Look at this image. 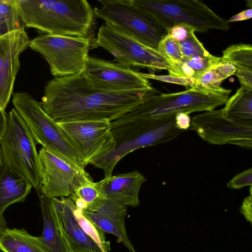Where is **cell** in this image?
Here are the masks:
<instances>
[{
  "instance_id": "cell-27",
  "label": "cell",
  "mask_w": 252,
  "mask_h": 252,
  "mask_svg": "<svg viewBox=\"0 0 252 252\" xmlns=\"http://www.w3.org/2000/svg\"><path fill=\"white\" fill-rule=\"evenodd\" d=\"M102 196L97 190L95 183L89 174L86 175L79 185L68 196L76 207L82 211L99 197Z\"/></svg>"
},
{
  "instance_id": "cell-34",
  "label": "cell",
  "mask_w": 252,
  "mask_h": 252,
  "mask_svg": "<svg viewBox=\"0 0 252 252\" xmlns=\"http://www.w3.org/2000/svg\"><path fill=\"white\" fill-rule=\"evenodd\" d=\"M252 187H250V195L244 198L240 209V212L248 221L252 223Z\"/></svg>"
},
{
  "instance_id": "cell-11",
  "label": "cell",
  "mask_w": 252,
  "mask_h": 252,
  "mask_svg": "<svg viewBox=\"0 0 252 252\" xmlns=\"http://www.w3.org/2000/svg\"><path fill=\"white\" fill-rule=\"evenodd\" d=\"M57 122L86 166L115 148L111 122L108 120Z\"/></svg>"
},
{
  "instance_id": "cell-33",
  "label": "cell",
  "mask_w": 252,
  "mask_h": 252,
  "mask_svg": "<svg viewBox=\"0 0 252 252\" xmlns=\"http://www.w3.org/2000/svg\"><path fill=\"white\" fill-rule=\"evenodd\" d=\"M194 31L185 24H177L168 29V34L178 42L187 39Z\"/></svg>"
},
{
  "instance_id": "cell-12",
  "label": "cell",
  "mask_w": 252,
  "mask_h": 252,
  "mask_svg": "<svg viewBox=\"0 0 252 252\" xmlns=\"http://www.w3.org/2000/svg\"><path fill=\"white\" fill-rule=\"evenodd\" d=\"M214 145L232 144L252 148V126L239 124L226 117L223 109L212 110L193 117L189 128Z\"/></svg>"
},
{
  "instance_id": "cell-4",
  "label": "cell",
  "mask_w": 252,
  "mask_h": 252,
  "mask_svg": "<svg viewBox=\"0 0 252 252\" xmlns=\"http://www.w3.org/2000/svg\"><path fill=\"white\" fill-rule=\"evenodd\" d=\"M115 141L113 150L91 164L102 169L105 178L110 177L114 167L125 156L142 148L171 141L184 132L175 124V116L165 120H150L125 123L111 127Z\"/></svg>"
},
{
  "instance_id": "cell-16",
  "label": "cell",
  "mask_w": 252,
  "mask_h": 252,
  "mask_svg": "<svg viewBox=\"0 0 252 252\" xmlns=\"http://www.w3.org/2000/svg\"><path fill=\"white\" fill-rule=\"evenodd\" d=\"M82 212L102 232L115 235L118 243H122L130 252H136L126 229V206L101 196Z\"/></svg>"
},
{
  "instance_id": "cell-15",
  "label": "cell",
  "mask_w": 252,
  "mask_h": 252,
  "mask_svg": "<svg viewBox=\"0 0 252 252\" xmlns=\"http://www.w3.org/2000/svg\"><path fill=\"white\" fill-rule=\"evenodd\" d=\"M25 29L0 37V107L5 110L13 94L16 75L20 68V56L29 47Z\"/></svg>"
},
{
  "instance_id": "cell-23",
  "label": "cell",
  "mask_w": 252,
  "mask_h": 252,
  "mask_svg": "<svg viewBox=\"0 0 252 252\" xmlns=\"http://www.w3.org/2000/svg\"><path fill=\"white\" fill-rule=\"evenodd\" d=\"M223 108L226 117L240 125L252 126V89L241 86Z\"/></svg>"
},
{
  "instance_id": "cell-8",
  "label": "cell",
  "mask_w": 252,
  "mask_h": 252,
  "mask_svg": "<svg viewBox=\"0 0 252 252\" xmlns=\"http://www.w3.org/2000/svg\"><path fill=\"white\" fill-rule=\"evenodd\" d=\"M137 7L151 14L168 29L185 24L194 32L226 31L229 24L198 0H133Z\"/></svg>"
},
{
  "instance_id": "cell-5",
  "label": "cell",
  "mask_w": 252,
  "mask_h": 252,
  "mask_svg": "<svg viewBox=\"0 0 252 252\" xmlns=\"http://www.w3.org/2000/svg\"><path fill=\"white\" fill-rule=\"evenodd\" d=\"M12 103L36 144L71 165L85 169L82 156L64 136L57 122L45 112L40 102L27 93L18 92L13 94Z\"/></svg>"
},
{
  "instance_id": "cell-6",
  "label": "cell",
  "mask_w": 252,
  "mask_h": 252,
  "mask_svg": "<svg viewBox=\"0 0 252 252\" xmlns=\"http://www.w3.org/2000/svg\"><path fill=\"white\" fill-rule=\"evenodd\" d=\"M96 37L42 34L30 40L29 47L48 63L55 77L82 73L89 53L98 48Z\"/></svg>"
},
{
  "instance_id": "cell-10",
  "label": "cell",
  "mask_w": 252,
  "mask_h": 252,
  "mask_svg": "<svg viewBox=\"0 0 252 252\" xmlns=\"http://www.w3.org/2000/svg\"><path fill=\"white\" fill-rule=\"evenodd\" d=\"M96 38L98 46L110 53L121 66L167 70L169 75H177L175 65L158 50L143 44L107 23L99 28Z\"/></svg>"
},
{
  "instance_id": "cell-13",
  "label": "cell",
  "mask_w": 252,
  "mask_h": 252,
  "mask_svg": "<svg viewBox=\"0 0 252 252\" xmlns=\"http://www.w3.org/2000/svg\"><path fill=\"white\" fill-rule=\"evenodd\" d=\"M83 76L93 87L104 90L119 92L150 91L149 80L141 72L117 63L89 56Z\"/></svg>"
},
{
  "instance_id": "cell-31",
  "label": "cell",
  "mask_w": 252,
  "mask_h": 252,
  "mask_svg": "<svg viewBox=\"0 0 252 252\" xmlns=\"http://www.w3.org/2000/svg\"><path fill=\"white\" fill-rule=\"evenodd\" d=\"M142 75L145 78L154 79L161 82L173 83L177 85H182L186 87L188 89L191 88L194 84V79L191 78L176 76L173 75H157L153 73L148 74L142 73Z\"/></svg>"
},
{
  "instance_id": "cell-7",
  "label": "cell",
  "mask_w": 252,
  "mask_h": 252,
  "mask_svg": "<svg viewBox=\"0 0 252 252\" xmlns=\"http://www.w3.org/2000/svg\"><path fill=\"white\" fill-rule=\"evenodd\" d=\"M133 0H99L94 12L101 19L143 44L158 50L168 29L151 14L137 7Z\"/></svg>"
},
{
  "instance_id": "cell-20",
  "label": "cell",
  "mask_w": 252,
  "mask_h": 252,
  "mask_svg": "<svg viewBox=\"0 0 252 252\" xmlns=\"http://www.w3.org/2000/svg\"><path fill=\"white\" fill-rule=\"evenodd\" d=\"M33 187L25 177L3 165L0 172V212L10 205L24 202Z\"/></svg>"
},
{
  "instance_id": "cell-18",
  "label": "cell",
  "mask_w": 252,
  "mask_h": 252,
  "mask_svg": "<svg viewBox=\"0 0 252 252\" xmlns=\"http://www.w3.org/2000/svg\"><path fill=\"white\" fill-rule=\"evenodd\" d=\"M146 181L145 176L135 170L104 178L95 185L103 197L126 207H136L140 205L139 192Z\"/></svg>"
},
{
  "instance_id": "cell-25",
  "label": "cell",
  "mask_w": 252,
  "mask_h": 252,
  "mask_svg": "<svg viewBox=\"0 0 252 252\" xmlns=\"http://www.w3.org/2000/svg\"><path fill=\"white\" fill-rule=\"evenodd\" d=\"M220 59L209 52L189 58H183L181 62L175 64L177 69V76L195 79L211 66L219 63Z\"/></svg>"
},
{
  "instance_id": "cell-21",
  "label": "cell",
  "mask_w": 252,
  "mask_h": 252,
  "mask_svg": "<svg viewBox=\"0 0 252 252\" xmlns=\"http://www.w3.org/2000/svg\"><path fill=\"white\" fill-rule=\"evenodd\" d=\"M220 62L235 67L236 75L241 85L248 86L252 83V46L239 43L229 46L222 51Z\"/></svg>"
},
{
  "instance_id": "cell-35",
  "label": "cell",
  "mask_w": 252,
  "mask_h": 252,
  "mask_svg": "<svg viewBox=\"0 0 252 252\" xmlns=\"http://www.w3.org/2000/svg\"><path fill=\"white\" fill-rule=\"evenodd\" d=\"M175 121L177 127L183 131L189 129L191 124L189 114L184 112L177 113Z\"/></svg>"
},
{
  "instance_id": "cell-29",
  "label": "cell",
  "mask_w": 252,
  "mask_h": 252,
  "mask_svg": "<svg viewBox=\"0 0 252 252\" xmlns=\"http://www.w3.org/2000/svg\"><path fill=\"white\" fill-rule=\"evenodd\" d=\"M158 50L174 64L182 61L183 57L179 42L168 34L159 42Z\"/></svg>"
},
{
  "instance_id": "cell-19",
  "label": "cell",
  "mask_w": 252,
  "mask_h": 252,
  "mask_svg": "<svg viewBox=\"0 0 252 252\" xmlns=\"http://www.w3.org/2000/svg\"><path fill=\"white\" fill-rule=\"evenodd\" d=\"M36 190L43 220V231L38 237L39 241L50 252H71L59 229L51 198L43 192L40 185Z\"/></svg>"
},
{
  "instance_id": "cell-24",
  "label": "cell",
  "mask_w": 252,
  "mask_h": 252,
  "mask_svg": "<svg viewBox=\"0 0 252 252\" xmlns=\"http://www.w3.org/2000/svg\"><path fill=\"white\" fill-rule=\"evenodd\" d=\"M236 70L231 64L220 62L195 78L191 88L218 89L225 79L234 74Z\"/></svg>"
},
{
  "instance_id": "cell-26",
  "label": "cell",
  "mask_w": 252,
  "mask_h": 252,
  "mask_svg": "<svg viewBox=\"0 0 252 252\" xmlns=\"http://www.w3.org/2000/svg\"><path fill=\"white\" fill-rule=\"evenodd\" d=\"M65 200L72 212L75 220L83 231L92 239L104 252H110V243L106 240L104 233L84 215L82 211L76 207L69 197H65Z\"/></svg>"
},
{
  "instance_id": "cell-28",
  "label": "cell",
  "mask_w": 252,
  "mask_h": 252,
  "mask_svg": "<svg viewBox=\"0 0 252 252\" xmlns=\"http://www.w3.org/2000/svg\"><path fill=\"white\" fill-rule=\"evenodd\" d=\"M22 29L24 24L12 0H0V37Z\"/></svg>"
},
{
  "instance_id": "cell-3",
  "label": "cell",
  "mask_w": 252,
  "mask_h": 252,
  "mask_svg": "<svg viewBox=\"0 0 252 252\" xmlns=\"http://www.w3.org/2000/svg\"><path fill=\"white\" fill-rule=\"evenodd\" d=\"M231 92L222 87L190 88L178 93L162 94L154 88L148 92L142 103L112 122L111 127L134 121L165 120L179 112L189 114L214 110L225 104Z\"/></svg>"
},
{
  "instance_id": "cell-38",
  "label": "cell",
  "mask_w": 252,
  "mask_h": 252,
  "mask_svg": "<svg viewBox=\"0 0 252 252\" xmlns=\"http://www.w3.org/2000/svg\"><path fill=\"white\" fill-rule=\"evenodd\" d=\"M7 116L5 110L0 107V141L1 139L6 128Z\"/></svg>"
},
{
  "instance_id": "cell-30",
  "label": "cell",
  "mask_w": 252,
  "mask_h": 252,
  "mask_svg": "<svg viewBox=\"0 0 252 252\" xmlns=\"http://www.w3.org/2000/svg\"><path fill=\"white\" fill-rule=\"evenodd\" d=\"M179 44L184 58L205 54L209 52L196 37L194 32H192L187 39L179 42Z\"/></svg>"
},
{
  "instance_id": "cell-14",
  "label": "cell",
  "mask_w": 252,
  "mask_h": 252,
  "mask_svg": "<svg viewBox=\"0 0 252 252\" xmlns=\"http://www.w3.org/2000/svg\"><path fill=\"white\" fill-rule=\"evenodd\" d=\"M41 188L50 198L68 197L88 173L42 148L38 153Z\"/></svg>"
},
{
  "instance_id": "cell-22",
  "label": "cell",
  "mask_w": 252,
  "mask_h": 252,
  "mask_svg": "<svg viewBox=\"0 0 252 252\" xmlns=\"http://www.w3.org/2000/svg\"><path fill=\"white\" fill-rule=\"evenodd\" d=\"M0 251L2 252H50L39 241L25 229L8 228L0 237Z\"/></svg>"
},
{
  "instance_id": "cell-17",
  "label": "cell",
  "mask_w": 252,
  "mask_h": 252,
  "mask_svg": "<svg viewBox=\"0 0 252 252\" xmlns=\"http://www.w3.org/2000/svg\"><path fill=\"white\" fill-rule=\"evenodd\" d=\"M51 202L59 229L71 252H104L78 225L65 197L51 198Z\"/></svg>"
},
{
  "instance_id": "cell-36",
  "label": "cell",
  "mask_w": 252,
  "mask_h": 252,
  "mask_svg": "<svg viewBox=\"0 0 252 252\" xmlns=\"http://www.w3.org/2000/svg\"><path fill=\"white\" fill-rule=\"evenodd\" d=\"M252 17V9L249 8L231 17L227 21V23L250 19Z\"/></svg>"
},
{
  "instance_id": "cell-32",
  "label": "cell",
  "mask_w": 252,
  "mask_h": 252,
  "mask_svg": "<svg viewBox=\"0 0 252 252\" xmlns=\"http://www.w3.org/2000/svg\"><path fill=\"white\" fill-rule=\"evenodd\" d=\"M227 186L230 189H240L247 186L252 187V168L250 167L235 175L227 183Z\"/></svg>"
},
{
  "instance_id": "cell-2",
  "label": "cell",
  "mask_w": 252,
  "mask_h": 252,
  "mask_svg": "<svg viewBox=\"0 0 252 252\" xmlns=\"http://www.w3.org/2000/svg\"><path fill=\"white\" fill-rule=\"evenodd\" d=\"M25 27L44 34L94 36L97 24L86 0H12Z\"/></svg>"
},
{
  "instance_id": "cell-37",
  "label": "cell",
  "mask_w": 252,
  "mask_h": 252,
  "mask_svg": "<svg viewBox=\"0 0 252 252\" xmlns=\"http://www.w3.org/2000/svg\"><path fill=\"white\" fill-rule=\"evenodd\" d=\"M4 165L3 158L1 147L0 146V172ZM7 228V223L3 214L0 212V237L3 231Z\"/></svg>"
},
{
  "instance_id": "cell-1",
  "label": "cell",
  "mask_w": 252,
  "mask_h": 252,
  "mask_svg": "<svg viewBox=\"0 0 252 252\" xmlns=\"http://www.w3.org/2000/svg\"><path fill=\"white\" fill-rule=\"evenodd\" d=\"M149 91L97 89L79 73L48 81L40 104L45 112L58 122L103 120L112 122L142 103Z\"/></svg>"
},
{
  "instance_id": "cell-9",
  "label": "cell",
  "mask_w": 252,
  "mask_h": 252,
  "mask_svg": "<svg viewBox=\"0 0 252 252\" xmlns=\"http://www.w3.org/2000/svg\"><path fill=\"white\" fill-rule=\"evenodd\" d=\"M36 142L27 125L15 108L9 112L0 141L4 164L27 179L35 189L41 184Z\"/></svg>"
}]
</instances>
